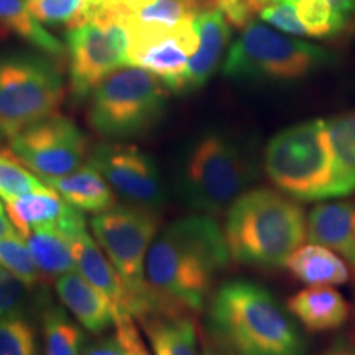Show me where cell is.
I'll list each match as a JSON object with an SVG mask.
<instances>
[{"mask_svg":"<svg viewBox=\"0 0 355 355\" xmlns=\"http://www.w3.org/2000/svg\"><path fill=\"white\" fill-rule=\"evenodd\" d=\"M318 355H355V336L337 337Z\"/></svg>","mask_w":355,"mask_h":355,"instance_id":"36","label":"cell"},{"mask_svg":"<svg viewBox=\"0 0 355 355\" xmlns=\"http://www.w3.org/2000/svg\"><path fill=\"white\" fill-rule=\"evenodd\" d=\"M229 257L225 234L214 217L188 216L157 235L146 255L145 278L165 303L201 311Z\"/></svg>","mask_w":355,"mask_h":355,"instance_id":"1","label":"cell"},{"mask_svg":"<svg viewBox=\"0 0 355 355\" xmlns=\"http://www.w3.org/2000/svg\"><path fill=\"white\" fill-rule=\"evenodd\" d=\"M266 176L295 201L332 196L334 152L327 121L311 119L283 128L265 148Z\"/></svg>","mask_w":355,"mask_h":355,"instance_id":"5","label":"cell"},{"mask_svg":"<svg viewBox=\"0 0 355 355\" xmlns=\"http://www.w3.org/2000/svg\"><path fill=\"white\" fill-rule=\"evenodd\" d=\"M201 355H234L217 344L206 331L201 334Z\"/></svg>","mask_w":355,"mask_h":355,"instance_id":"37","label":"cell"},{"mask_svg":"<svg viewBox=\"0 0 355 355\" xmlns=\"http://www.w3.org/2000/svg\"><path fill=\"white\" fill-rule=\"evenodd\" d=\"M44 355H81L84 334L64 309L46 304L42 316Z\"/></svg>","mask_w":355,"mask_h":355,"instance_id":"27","label":"cell"},{"mask_svg":"<svg viewBox=\"0 0 355 355\" xmlns=\"http://www.w3.org/2000/svg\"><path fill=\"white\" fill-rule=\"evenodd\" d=\"M64 79L46 55L0 53V128L7 139L56 114Z\"/></svg>","mask_w":355,"mask_h":355,"instance_id":"9","label":"cell"},{"mask_svg":"<svg viewBox=\"0 0 355 355\" xmlns=\"http://www.w3.org/2000/svg\"><path fill=\"white\" fill-rule=\"evenodd\" d=\"M206 332L234 355H306L308 350L272 291L247 279H232L214 293Z\"/></svg>","mask_w":355,"mask_h":355,"instance_id":"2","label":"cell"},{"mask_svg":"<svg viewBox=\"0 0 355 355\" xmlns=\"http://www.w3.org/2000/svg\"><path fill=\"white\" fill-rule=\"evenodd\" d=\"M291 3L306 37L336 40L350 33V26L332 0H283Z\"/></svg>","mask_w":355,"mask_h":355,"instance_id":"26","label":"cell"},{"mask_svg":"<svg viewBox=\"0 0 355 355\" xmlns=\"http://www.w3.org/2000/svg\"><path fill=\"white\" fill-rule=\"evenodd\" d=\"M8 140L13 155L42 178L69 175L83 166L86 158L84 133L71 119L58 112Z\"/></svg>","mask_w":355,"mask_h":355,"instance_id":"11","label":"cell"},{"mask_svg":"<svg viewBox=\"0 0 355 355\" xmlns=\"http://www.w3.org/2000/svg\"><path fill=\"white\" fill-rule=\"evenodd\" d=\"M334 152V188L331 198L355 191V110L339 114L327 121Z\"/></svg>","mask_w":355,"mask_h":355,"instance_id":"23","label":"cell"},{"mask_svg":"<svg viewBox=\"0 0 355 355\" xmlns=\"http://www.w3.org/2000/svg\"><path fill=\"white\" fill-rule=\"evenodd\" d=\"M308 239L343 257L355 278V201L314 206L308 216Z\"/></svg>","mask_w":355,"mask_h":355,"instance_id":"15","label":"cell"},{"mask_svg":"<svg viewBox=\"0 0 355 355\" xmlns=\"http://www.w3.org/2000/svg\"><path fill=\"white\" fill-rule=\"evenodd\" d=\"M199 3H201V2H199Z\"/></svg>","mask_w":355,"mask_h":355,"instance_id":"44","label":"cell"},{"mask_svg":"<svg viewBox=\"0 0 355 355\" xmlns=\"http://www.w3.org/2000/svg\"><path fill=\"white\" fill-rule=\"evenodd\" d=\"M260 19L273 25L279 32L293 35V37H306L304 26L301 25L291 3L283 0H268L261 8Z\"/></svg>","mask_w":355,"mask_h":355,"instance_id":"32","label":"cell"},{"mask_svg":"<svg viewBox=\"0 0 355 355\" xmlns=\"http://www.w3.org/2000/svg\"><path fill=\"white\" fill-rule=\"evenodd\" d=\"M71 247H73V257L76 270L92 283L97 290H101L119 309L123 308L125 303V282L117 272L112 261L97 245V242L87 230L78 232L71 237Z\"/></svg>","mask_w":355,"mask_h":355,"instance_id":"19","label":"cell"},{"mask_svg":"<svg viewBox=\"0 0 355 355\" xmlns=\"http://www.w3.org/2000/svg\"><path fill=\"white\" fill-rule=\"evenodd\" d=\"M286 308L308 332H327L343 327L350 318V304L332 286H308L288 298Z\"/></svg>","mask_w":355,"mask_h":355,"instance_id":"18","label":"cell"},{"mask_svg":"<svg viewBox=\"0 0 355 355\" xmlns=\"http://www.w3.org/2000/svg\"><path fill=\"white\" fill-rule=\"evenodd\" d=\"M28 286L0 265V318L21 311Z\"/></svg>","mask_w":355,"mask_h":355,"instance_id":"34","label":"cell"},{"mask_svg":"<svg viewBox=\"0 0 355 355\" xmlns=\"http://www.w3.org/2000/svg\"><path fill=\"white\" fill-rule=\"evenodd\" d=\"M331 61L326 48L252 20L229 48L222 73L235 81L296 83Z\"/></svg>","mask_w":355,"mask_h":355,"instance_id":"6","label":"cell"},{"mask_svg":"<svg viewBox=\"0 0 355 355\" xmlns=\"http://www.w3.org/2000/svg\"><path fill=\"white\" fill-rule=\"evenodd\" d=\"M293 278L309 286H334L349 282L347 263L340 260L331 248L311 243L298 247L285 261Z\"/></svg>","mask_w":355,"mask_h":355,"instance_id":"22","label":"cell"},{"mask_svg":"<svg viewBox=\"0 0 355 355\" xmlns=\"http://www.w3.org/2000/svg\"><path fill=\"white\" fill-rule=\"evenodd\" d=\"M0 212H3V206H2V202H0Z\"/></svg>","mask_w":355,"mask_h":355,"instance_id":"42","label":"cell"},{"mask_svg":"<svg viewBox=\"0 0 355 355\" xmlns=\"http://www.w3.org/2000/svg\"><path fill=\"white\" fill-rule=\"evenodd\" d=\"M128 33L109 13L66 32L71 94L84 101L109 74L128 64Z\"/></svg>","mask_w":355,"mask_h":355,"instance_id":"10","label":"cell"},{"mask_svg":"<svg viewBox=\"0 0 355 355\" xmlns=\"http://www.w3.org/2000/svg\"><path fill=\"white\" fill-rule=\"evenodd\" d=\"M6 207L21 237L37 229H56L69 239L86 230L84 211L66 202L48 184L40 191L6 201Z\"/></svg>","mask_w":355,"mask_h":355,"instance_id":"14","label":"cell"},{"mask_svg":"<svg viewBox=\"0 0 355 355\" xmlns=\"http://www.w3.org/2000/svg\"><path fill=\"white\" fill-rule=\"evenodd\" d=\"M83 355H125V352H123V349L115 337H105L99 343L84 349Z\"/></svg>","mask_w":355,"mask_h":355,"instance_id":"35","label":"cell"},{"mask_svg":"<svg viewBox=\"0 0 355 355\" xmlns=\"http://www.w3.org/2000/svg\"><path fill=\"white\" fill-rule=\"evenodd\" d=\"M334 6L337 7L340 15L344 17V20L347 21L350 26V32H354L355 28V0H332Z\"/></svg>","mask_w":355,"mask_h":355,"instance_id":"38","label":"cell"},{"mask_svg":"<svg viewBox=\"0 0 355 355\" xmlns=\"http://www.w3.org/2000/svg\"><path fill=\"white\" fill-rule=\"evenodd\" d=\"M224 234L235 261L279 268L308 237V219L293 198L257 188L230 204Z\"/></svg>","mask_w":355,"mask_h":355,"instance_id":"3","label":"cell"},{"mask_svg":"<svg viewBox=\"0 0 355 355\" xmlns=\"http://www.w3.org/2000/svg\"><path fill=\"white\" fill-rule=\"evenodd\" d=\"M132 355H148V352H146V350H144V352H140V354H132Z\"/></svg>","mask_w":355,"mask_h":355,"instance_id":"41","label":"cell"},{"mask_svg":"<svg viewBox=\"0 0 355 355\" xmlns=\"http://www.w3.org/2000/svg\"><path fill=\"white\" fill-rule=\"evenodd\" d=\"M155 355H199L196 321L188 311L173 309L140 319Z\"/></svg>","mask_w":355,"mask_h":355,"instance_id":"21","label":"cell"},{"mask_svg":"<svg viewBox=\"0 0 355 355\" xmlns=\"http://www.w3.org/2000/svg\"><path fill=\"white\" fill-rule=\"evenodd\" d=\"M43 180L66 202L81 211L99 214L115 206L112 188L89 162L87 165L79 166L69 175L50 176Z\"/></svg>","mask_w":355,"mask_h":355,"instance_id":"20","label":"cell"},{"mask_svg":"<svg viewBox=\"0 0 355 355\" xmlns=\"http://www.w3.org/2000/svg\"><path fill=\"white\" fill-rule=\"evenodd\" d=\"M0 26L42 50L44 55L53 58L64 55L63 43L30 13L26 0H0Z\"/></svg>","mask_w":355,"mask_h":355,"instance_id":"24","label":"cell"},{"mask_svg":"<svg viewBox=\"0 0 355 355\" xmlns=\"http://www.w3.org/2000/svg\"><path fill=\"white\" fill-rule=\"evenodd\" d=\"M0 355H38L35 329L21 311L0 318Z\"/></svg>","mask_w":355,"mask_h":355,"instance_id":"30","label":"cell"},{"mask_svg":"<svg viewBox=\"0 0 355 355\" xmlns=\"http://www.w3.org/2000/svg\"><path fill=\"white\" fill-rule=\"evenodd\" d=\"M199 6H201V3H199Z\"/></svg>","mask_w":355,"mask_h":355,"instance_id":"43","label":"cell"},{"mask_svg":"<svg viewBox=\"0 0 355 355\" xmlns=\"http://www.w3.org/2000/svg\"><path fill=\"white\" fill-rule=\"evenodd\" d=\"M43 188H46V184L33 176L32 170L20 163L12 150L0 152V199L2 201H10V199Z\"/></svg>","mask_w":355,"mask_h":355,"instance_id":"28","label":"cell"},{"mask_svg":"<svg viewBox=\"0 0 355 355\" xmlns=\"http://www.w3.org/2000/svg\"><path fill=\"white\" fill-rule=\"evenodd\" d=\"M20 232L17 230L10 217L6 216V212H0V239L12 237V235H19Z\"/></svg>","mask_w":355,"mask_h":355,"instance_id":"39","label":"cell"},{"mask_svg":"<svg viewBox=\"0 0 355 355\" xmlns=\"http://www.w3.org/2000/svg\"><path fill=\"white\" fill-rule=\"evenodd\" d=\"M3 139H6V135H3V132H2V128H0V141H2Z\"/></svg>","mask_w":355,"mask_h":355,"instance_id":"40","label":"cell"},{"mask_svg":"<svg viewBox=\"0 0 355 355\" xmlns=\"http://www.w3.org/2000/svg\"><path fill=\"white\" fill-rule=\"evenodd\" d=\"M198 50L191 56L186 92L201 89L212 78L230 40V24L219 8H202L196 15Z\"/></svg>","mask_w":355,"mask_h":355,"instance_id":"16","label":"cell"},{"mask_svg":"<svg viewBox=\"0 0 355 355\" xmlns=\"http://www.w3.org/2000/svg\"><path fill=\"white\" fill-rule=\"evenodd\" d=\"M166 86L139 66L109 74L92 92L89 122L109 140H125L153 128L166 107Z\"/></svg>","mask_w":355,"mask_h":355,"instance_id":"7","label":"cell"},{"mask_svg":"<svg viewBox=\"0 0 355 355\" xmlns=\"http://www.w3.org/2000/svg\"><path fill=\"white\" fill-rule=\"evenodd\" d=\"M86 3L87 0H26L30 13L40 24L66 25V28L81 15Z\"/></svg>","mask_w":355,"mask_h":355,"instance_id":"31","label":"cell"},{"mask_svg":"<svg viewBox=\"0 0 355 355\" xmlns=\"http://www.w3.org/2000/svg\"><path fill=\"white\" fill-rule=\"evenodd\" d=\"M56 291L61 303L69 309L84 329L97 334L114 324L117 306L79 272L73 270L58 277Z\"/></svg>","mask_w":355,"mask_h":355,"instance_id":"17","label":"cell"},{"mask_svg":"<svg viewBox=\"0 0 355 355\" xmlns=\"http://www.w3.org/2000/svg\"><path fill=\"white\" fill-rule=\"evenodd\" d=\"M128 66L146 69L168 91L184 94L189 60L199 44L196 17L171 30L128 33Z\"/></svg>","mask_w":355,"mask_h":355,"instance_id":"12","label":"cell"},{"mask_svg":"<svg viewBox=\"0 0 355 355\" xmlns=\"http://www.w3.org/2000/svg\"><path fill=\"white\" fill-rule=\"evenodd\" d=\"M254 176L242 150L229 137L211 132L189 150L181 168L180 188L191 209L214 216L241 196Z\"/></svg>","mask_w":355,"mask_h":355,"instance_id":"8","label":"cell"},{"mask_svg":"<svg viewBox=\"0 0 355 355\" xmlns=\"http://www.w3.org/2000/svg\"><path fill=\"white\" fill-rule=\"evenodd\" d=\"M94 237L125 282L123 311L144 319L162 309L163 301L145 278L150 247L159 230V217L150 207L112 206L91 219Z\"/></svg>","mask_w":355,"mask_h":355,"instance_id":"4","label":"cell"},{"mask_svg":"<svg viewBox=\"0 0 355 355\" xmlns=\"http://www.w3.org/2000/svg\"><path fill=\"white\" fill-rule=\"evenodd\" d=\"M89 163L128 204L155 209L165 202V186L158 166L137 146L101 144L89 155Z\"/></svg>","mask_w":355,"mask_h":355,"instance_id":"13","label":"cell"},{"mask_svg":"<svg viewBox=\"0 0 355 355\" xmlns=\"http://www.w3.org/2000/svg\"><path fill=\"white\" fill-rule=\"evenodd\" d=\"M42 275L61 277L76 268L68 235L56 229H37L24 235Z\"/></svg>","mask_w":355,"mask_h":355,"instance_id":"25","label":"cell"},{"mask_svg":"<svg viewBox=\"0 0 355 355\" xmlns=\"http://www.w3.org/2000/svg\"><path fill=\"white\" fill-rule=\"evenodd\" d=\"M0 265L6 266L17 278L21 279L28 290L38 285L42 272L35 263L30 248L21 235L0 239Z\"/></svg>","mask_w":355,"mask_h":355,"instance_id":"29","label":"cell"},{"mask_svg":"<svg viewBox=\"0 0 355 355\" xmlns=\"http://www.w3.org/2000/svg\"><path fill=\"white\" fill-rule=\"evenodd\" d=\"M266 2L268 0H206L207 7L219 8L229 24L237 28H243L255 15H260Z\"/></svg>","mask_w":355,"mask_h":355,"instance_id":"33","label":"cell"}]
</instances>
